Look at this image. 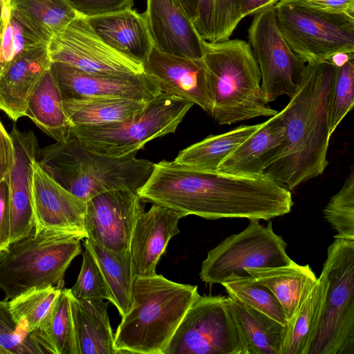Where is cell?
I'll list each match as a JSON object with an SVG mask.
<instances>
[{"mask_svg": "<svg viewBox=\"0 0 354 354\" xmlns=\"http://www.w3.org/2000/svg\"><path fill=\"white\" fill-rule=\"evenodd\" d=\"M322 270L328 285L308 354H354V240L335 238Z\"/></svg>", "mask_w": 354, "mask_h": 354, "instance_id": "obj_7", "label": "cell"}, {"mask_svg": "<svg viewBox=\"0 0 354 354\" xmlns=\"http://www.w3.org/2000/svg\"><path fill=\"white\" fill-rule=\"evenodd\" d=\"M26 116L56 142H64L68 137L71 124L50 68L44 73L30 96Z\"/></svg>", "mask_w": 354, "mask_h": 354, "instance_id": "obj_26", "label": "cell"}, {"mask_svg": "<svg viewBox=\"0 0 354 354\" xmlns=\"http://www.w3.org/2000/svg\"><path fill=\"white\" fill-rule=\"evenodd\" d=\"M334 71L328 61L307 64L296 92L279 112L284 140L263 174L290 191L322 175L328 164V96Z\"/></svg>", "mask_w": 354, "mask_h": 354, "instance_id": "obj_1", "label": "cell"}, {"mask_svg": "<svg viewBox=\"0 0 354 354\" xmlns=\"http://www.w3.org/2000/svg\"><path fill=\"white\" fill-rule=\"evenodd\" d=\"M84 234L35 229L0 251V288L8 301L32 288H64L65 272L82 252Z\"/></svg>", "mask_w": 354, "mask_h": 354, "instance_id": "obj_5", "label": "cell"}, {"mask_svg": "<svg viewBox=\"0 0 354 354\" xmlns=\"http://www.w3.org/2000/svg\"><path fill=\"white\" fill-rule=\"evenodd\" d=\"M192 22L197 15V0H178Z\"/></svg>", "mask_w": 354, "mask_h": 354, "instance_id": "obj_46", "label": "cell"}, {"mask_svg": "<svg viewBox=\"0 0 354 354\" xmlns=\"http://www.w3.org/2000/svg\"><path fill=\"white\" fill-rule=\"evenodd\" d=\"M248 34L266 102L283 95L290 99L299 85L306 65L283 38L274 6L254 15Z\"/></svg>", "mask_w": 354, "mask_h": 354, "instance_id": "obj_11", "label": "cell"}, {"mask_svg": "<svg viewBox=\"0 0 354 354\" xmlns=\"http://www.w3.org/2000/svg\"><path fill=\"white\" fill-rule=\"evenodd\" d=\"M228 296L286 326L283 309L272 291L251 276L230 274L221 284Z\"/></svg>", "mask_w": 354, "mask_h": 354, "instance_id": "obj_34", "label": "cell"}, {"mask_svg": "<svg viewBox=\"0 0 354 354\" xmlns=\"http://www.w3.org/2000/svg\"><path fill=\"white\" fill-rule=\"evenodd\" d=\"M312 10L330 14L354 17V0H293Z\"/></svg>", "mask_w": 354, "mask_h": 354, "instance_id": "obj_42", "label": "cell"}, {"mask_svg": "<svg viewBox=\"0 0 354 354\" xmlns=\"http://www.w3.org/2000/svg\"><path fill=\"white\" fill-rule=\"evenodd\" d=\"M143 68L162 93L185 99L211 115L213 100L202 58L172 55L153 46Z\"/></svg>", "mask_w": 354, "mask_h": 354, "instance_id": "obj_15", "label": "cell"}, {"mask_svg": "<svg viewBox=\"0 0 354 354\" xmlns=\"http://www.w3.org/2000/svg\"><path fill=\"white\" fill-rule=\"evenodd\" d=\"M198 295L197 286L174 282L161 274L135 277L131 307L114 336L118 353L163 354Z\"/></svg>", "mask_w": 354, "mask_h": 354, "instance_id": "obj_2", "label": "cell"}, {"mask_svg": "<svg viewBox=\"0 0 354 354\" xmlns=\"http://www.w3.org/2000/svg\"><path fill=\"white\" fill-rule=\"evenodd\" d=\"M227 298L248 354H281L285 326L230 296Z\"/></svg>", "mask_w": 354, "mask_h": 354, "instance_id": "obj_28", "label": "cell"}, {"mask_svg": "<svg viewBox=\"0 0 354 354\" xmlns=\"http://www.w3.org/2000/svg\"><path fill=\"white\" fill-rule=\"evenodd\" d=\"M84 248L81 270L75 283L69 289L71 295L79 300L107 299L111 302L108 284L86 239Z\"/></svg>", "mask_w": 354, "mask_h": 354, "instance_id": "obj_40", "label": "cell"}, {"mask_svg": "<svg viewBox=\"0 0 354 354\" xmlns=\"http://www.w3.org/2000/svg\"><path fill=\"white\" fill-rule=\"evenodd\" d=\"M50 70L62 97H123L148 102L161 91L146 73L102 75L89 73L68 64L51 62Z\"/></svg>", "mask_w": 354, "mask_h": 354, "instance_id": "obj_14", "label": "cell"}, {"mask_svg": "<svg viewBox=\"0 0 354 354\" xmlns=\"http://www.w3.org/2000/svg\"><path fill=\"white\" fill-rule=\"evenodd\" d=\"M53 353L40 336L29 333L13 319L9 301H0V354Z\"/></svg>", "mask_w": 354, "mask_h": 354, "instance_id": "obj_35", "label": "cell"}, {"mask_svg": "<svg viewBox=\"0 0 354 354\" xmlns=\"http://www.w3.org/2000/svg\"><path fill=\"white\" fill-rule=\"evenodd\" d=\"M183 214L167 207L153 204L138 216L131 237L129 252L135 277L156 274L157 263L170 239L180 233Z\"/></svg>", "mask_w": 354, "mask_h": 354, "instance_id": "obj_19", "label": "cell"}, {"mask_svg": "<svg viewBox=\"0 0 354 354\" xmlns=\"http://www.w3.org/2000/svg\"><path fill=\"white\" fill-rule=\"evenodd\" d=\"M78 15L85 18L132 8L133 0H67Z\"/></svg>", "mask_w": 354, "mask_h": 354, "instance_id": "obj_41", "label": "cell"}, {"mask_svg": "<svg viewBox=\"0 0 354 354\" xmlns=\"http://www.w3.org/2000/svg\"><path fill=\"white\" fill-rule=\"evenodd\" d=\"M10 243L9 189L6 178L0 183V251Z\"/></svg>", "mask_w": 354, "mask_h": 354, "instance_id": "obj_43", "label": "cell"}, {"mask_svg": "<svg viewBox=\"0 0 354 354\" xmlns=\"http://www.w3.org/2000/svg\"><path fill=\"white\" fill-rule=\"evenodd\" d=\"M48 44L27 50L17 58L0 77V109L17 121L26 116L30 96L51 59Z\"/></svg>", "mask_w": 354, "mask_h": 354, "instance_id": "obj_20", "label": "cell"}, {"mask_svg": "<svg viewBox=\"0 0 354 354\" xmlns=\"http://www.w3.org/2000/svg\"><path fill=\"white\" fill-rule=\"evenodd\" d=\"M287 243L272 228L259 220L250 221L241 232L232 234L210 250L201 264V279L208 284H222L232 274L249 275L246 268H271L290 264Z\"/></svg>", "mask_w": 354, "mask_h": 354, "instance_id": "obj_10", "label": "cell"}, {"mask_svg": "<svg viewBox=\"0 0 354 354\" xmlns=\"http://www.w3.org/2000/svg\"><path fill=\"white\" fill-rule=\"evenodd\" d=\"M324 216L337 232L334 238L354 240V171L345 180L340 190L330 197Z\"/></svg>", "mask_w": 354, "mask_h": 354, "instance_id": "obj_39", "label": "cell"}, {"mask_svg": "<svg viewBox=\"0 0 354 354\" xmlns=\"http://www.w3.org/2000/svg\"><path fill=\"white\" fill-rule=\"evenodd\" d=\"M284 140V127L279 112L240 144L219 165L218 170L225 173L263 175L280 153Z\"/></svg>", "mask_w": 354, "mask_h": 354, "instance_id": "obj_22", "label": "cell"}, {"mask_svg": "<svg viewBox=\"0 0 354 354\" xmlns=\"http://www.w3.org/2000/svg\"><path fill=\"white\" fill-rule=\"evenodd\" d=\"M110 47L143 64L153 46L142 14L132 8L86 18Z\"/></svg>", "mask_w": 354, "mask_h": 354, "instance_id": "obj_21", "label": "cell"}, {"mask_svg": "<svg viewBox=\"0 0 354 354\" xmlns=\"http://www.w3.org/2000/svg\"><path fill=\"white\" fill-rule=\"evenodd\" d=\"M14 154L12 138L0 121V183L6 178L11 169Z\"/></svg>", "mask_w": 354, "mask_h": 354, "instance_id": "obj_44", "label": "cell"}, {"mask_svg": "<svg viewBox=\"0 0 354 354\" xmlns=\"http://www.w3.org/2000/svg\"><path fill=\"white\" fill-rule=\"evenodd\" d=\"M197 15L193 26L198 36L209 42H219L232 35L243 19L241 0H197Z\"/></svg>", "mask_w": 354, "mask_h": 354, "instance_id": "obj_32", "label": "cell"}, {"mask_svg": "<svg viewBox=\"0 0 354 354\" xmlns=\"http://www.w3.org/2000/svg\"><path fill=\"white\" fill-rule=\"evenodd\" d=\"M244 270L272 291L282 306L287 320L317 279L308 264L301 266L294 261L283 266L246 268Z\"/></svg>", "mask_w": 354, "mask_h": 354, "instance_id": "obj_25", "label": "cell"}, {"mask_svg": "<svg viewBox=\"0 0 354 354\" xmlns=\"http://www.w3.org/2000/svg\"><path fill=\"white\" fill-rule=\"evenodd\" d=\"M351 59H354V53H337L334 54L328 62L335 67H340Z\"/></svg>", "mask_w": 354, "mask_h": 354, "instance_id": "obj_47", "label": "cell"}, {"mask_svg": "<svg viewBox=\"0 0 354 354\" xmlns=\"http://www.w3.org/2000/svg\"><path fill=\"white\" fill-rule=\"evenodd\" d=\"M261 124L241 125L224 133L209 135L181 150L174 161L196 169L218 171L221 162Z\"/></svg>", "mask_w": 354, "mask_h": 354, "instance_id": "obj_29", "label": "cell"}, {"mask_svg": "<svg viewBox=\"0 0 354 354\" xmlns=\"http://www.w3.org/2000/svg\"><path fill=\"white\" fill-rule=\"evenodd\" d=\"M280 0H241V11L243 17L255 15L263 10L274 6Z\"/></svg>", "mask_w": 354, "mask_h": 354, "instance_id": "obj_45", "label": "cell"}, {"mask_svg": "<svg viewBox=\"0 0 354 354\" xmlns=\"http://www.w3.org/2000/svg\"><path fill=\"white\" fill-rule=\"evenodd\" d=\"M10 0H0V29L3 24V19L6 12L10 8Z\"/></svg>", "mask_w": 354, "mask_h": 354, "instance_id": "obj_48", "label": "cell"}, {"mask_svg": "<svg viewBox=\"0 0 354 354\" xmlns=\"http://www.w3.org/2000/svg\"><path fill=\"white\" fill-rule=\"evenodd\" d=\"M62 288H32L9 301L10 310L16 322L29 333L42 337L50 346L44 331Z\"/></svg>", "mask_w": 354, "mask_h": 354, "instance_id": "obj_33", "label": "cell"}, {"mask_svg": "<svg viewBox=\"0 0 354 354\" xmlns=\"http://www.w3.org/2000/svg\"><path fill=\"white\" fill-rule=\"evenodd\" d=\"M108 284L111 303L124 317L132 305V286L135 278L129 250L117 252L86 238Z\"/></svg>", "mask_w": 354, "mask_h": 354, "instance_id": "obj_31", "label": "cell"}, {"mask_svg": "<svg viewBox=\"0 0 354 354\" xmlns=\"http://www.w3.org/2000/svg\"><path fill=\"white\" fill-rule=\"evenodd\" d=\"M70 302L78 354H118L103 299H77Z\"/></svg>", "mask_w": 354, "mask_h": 354, "instance_id": "obj_23", "label": "cell"}, {"mask_svg": "<svg viewBox=\"0 0 354 354\" xmlns=\"http://www.w3.org/2000/svg\"><path fill=\"white\" fill-rule=\"evenodd\" d=\"M147 103L123 97L63 100L71 127L99 126L124 121L140 113Z\"/></svg>", "mask_w": 354, "mask_h": 354, "instance_id": "obj_27", "label": "cell"}, {"mask_svg": "<svg viewBox=\"0 0 354 354\" xmlns=\"http://www.w3.org/2000/svg\"><path fill=\"white\" fill-rule=\"evenodd\" d=\"M44 335L55 354H78L69 289H62L52 310Z\"/></svg>", "mask_w": 354, "mask_h": 354, "instance_id": "obj_37", "label": "cell"}, {"mask_svg": "<svg viewBox=\"0 0 354 354\" xmlns=\"http://www.w3.org/2000/svg\"><path fill=\"white\" fill-rule=\"evenodd\" d=\"M10 135L14 146V162L6 178L9 189L12 243L27 236L35 227L32 185L33 166L38 160L39 148L32 131L21 132L14 126Z\"/></svg>", "mask_w": 354, "mask_h": 354, "instance_id": "obj_16", "label": "cell"}, {"mask_svg": "<svg viewBox=\"0 0 354 354\" xmlns=\"http://www.w3.org/2000/svg\"><path fill=\"white\" fill-rule=\"evenodd\" d=\"M194 104L160 92L129 119L99 126H72L70 132L89 149L122 157L136 153L152 140L175 133Z\"/></svg>", "mask_w": 354, "mask_h": 354, "instance_id": "obj_6", "label": "cell"}, {"mask_svg": "<svg viewBox=\"0 0 354 354\" xmlns=\"http://www.w3.org/2000/svg\"><path fill=\"white\" fill-rule=\"evenodd\" d=\"M136 155L113 157L95 152L70 132L64 142L39 149L38 162L61 186L86 202L113 190L137 192L150 176L154 163Z\"/></svg>", "mask_w": 354, "mask_h": 354, "instance_id": "obj_3", "label": "cell"}, {"mask_svg": "<svg viewBox=\"0 0 354 354\" xmlns=\"http://www.w3.org/2000/svg\"><path fill=\"white\" fill-rule=\"evenodd\" d=\"M32 196L35 229L86 234L84 221L86 202L53 179L39 165L33 166Z\"/></svg>", "mask_w": 354, "mask_h": 354, "instance_id": "obj_17", "label": "cell"}, {"mask_svg": "<svg viewBox=\"0 0 354 354\" xmlns=\"http://www.w3.org/2000/svg\"><path fill=\"white\" fill-rule=\"evenodd\" d=\"M163 354H248L227 297L199 295Z\"/></svg>", "mask_w": 354, "mask_h": 354, "instance_id": "obj_9", "label": "cell"}, {"mask_svg": "<svg viewBox=\"0 0 354 354\" xmlns=\"http://www.w3.org/2000/svg\"><path fill=\"white\" fill-rule=\"evenodd\" d=\"M204 62L213 100L212 117L220 125L258 117H273L278 111L266 102L261 76L250 45L242 39L202 41Z\"/></svg>", "mask_w": 354, "mask_h": 354, "instance_id": "obj_4", "label": "cell"}, {"mask_svg": "<svg viewBox=\"0 0 354 354\" xmlns=\"http://www.w3.org/2000/svg\"><path fill=\"white\" fill-rule=\"evenodd\" d=\"M51 62H59L89 73L129 75L144 73L143 64L118 52L77 15L48 45Z\"/></svg>", "mask_w": 354, "mask_h": 354, "instance_id": "obj_12", "label": "cell"}, {"mask_svg": "<svg viewBox=\"0 0 354 354\" xmlns=\"http://www.w3.org/2000/svg\"><path fill=\"white\" fill-rule=\"evenodd\" d=\"M274 8L283 38L304 63L354 53V17L318 12L293 0H280Z\"/></svg>", "mask_w": 354, "mask_h": 354, "instance_id": "obj_8", "label": "cell"}, {"mask_svg": "<svg viewBox=\"0 0 354 354\" xmlns=\"http://www.w3.org/2000/svg\"><path fill=\"white\" fill-rule=\"evenodd\" d=\"M137 192H106L86 201L84 226L86 238L111 251L129 250L135 223L144 212Z\"/></svg>", "mask_w": 354, "mask_h": 354, "instance_id": "obj_13", "label": "cell"}, {"mask_svg": "<svg viewBox=\"0 0 354 354\" xmlns=\"http://www.w3.org/2000/svg\"><path fill=\"white\" fill-rule=\"evenodd\" d=\"M153 46L182 57H202V41L178 0H147L142 13Z\"/></svg>", "mask_w": 354, "mask_h": 354, "instance_id": "obj_18", "label": "cell"}, {"mask_svg": "<svg viewBox=\"0 0 354 354\" xmlns=\"http://www.w3.org/2000/svg\"><path fill=\"white\" fill-rule=\"evenodd\" d=\"M11 8L25 14L51 37L78 15L67 0H10Z\"/></svg>", "mask_w": 354, "mask_h": 354, "instance_id": "obj_36", "label": "cell"}, {"mask_svg": "<svg viewBox=\"0 0 354 354\" xmlns=\"http://www.w3.org/2000/svg\"><path fill=\"white\" fill-rule=\"evenodd\" d=\"M354 105V59L335 67L328 96V131L331 136Z\"/></svg>", "mask_w": 354, "mask_h": 354, "instance_id": "obj_38", "label": "cell"}, {"mask_svg": "<svg viewBox=\"0 0 354 354\" xmlns=\"http://www.w3.org/2000/svg\"><path fill=\"white\" fill-rule=\"evenodd\" d=\"M51 37L30 17L10 6L0 29V77L21 55L48 44Z\"/></svg>", "mask_w": 354, "mask_h": 354, "instance_id": "obj_30", "label": "cell"}, {"mask_svg": "<svg viewBox=\"0 0 354 354\" xmlns=\"http://www.w3.org/2000/svg\"><path fill=\"white\" fill-rule=\"evenodd\" d=\"M328 281L324 271L287 320L281 354H308L324 311Z\"/></svg>", "mask_w": 354, "mask_h": 354, "instance_id": "obj_24", "label": "cell"}]
</instances>
